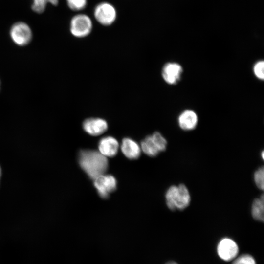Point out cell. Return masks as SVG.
Returning <instances> with one entry per match:
<instances>
[{
    "mask_svg": "<svg viewBox=\"0 0 264 264\" xmlns=\"http://www.w3.org/2000/svg\"><path fill=\"white\" fill-rule=\"evenodd\" d=\"M253 71L255 76L259 79L263 80L264 78V62L260 61L254 66Z\"/></svg>",
    "mask_w": 264,
    "mask_h": 264,
    "instance_id": "obj_18",
    "label": "cell"
},
{
    "mask_svg": "<svg viewBox=\"0 0 264 264\" xmlns=\"http://www.w3.org/2000/svg\"><path fill=\"white\" fill-rule=\"evenodd\" d=\"M1 176V169L0 166V179Z\"/></svg>",
    "mask_w": 264,
    "mask_h": 264,
    "instance_id": "obj_21",
    "label": "cell"
},
{
    "mask_svg": "<svg viewBox=\"0 0 264 264\" xmlns=\"http://www.w3.org/2000/svg\"><path fill=\"white\" fill-rule=\"evenodd\" d=\"M167 141L159 132H155L152 135L147 136L141 143V149L147 155L156 156L166 148Z\"/></svg>",
    "mask_w": 264,
    "mask_h": 264,
    "instance_id": "obj_3",
    "label": "cell"
},
{
    "mask_svg": "<svg viewBox=\"0 0 264 264\" xmlns=\"http://www.w3.org/2000/svg\"><path fill=\"white\" fill-rule=\"evenodd\" d=\"M178 122L182 129L186 131L193 130L197 126L198 116L194 111L186 110L180 114Z\"/></svg>",
    "mask_w": 264,
    "mask_h": 264,
    "instance_id": "obj_13",
    "label": "cell"
},
{
    "mask_svg": "<svg viewBox=\"0 0 264 264\" xmlns=\"http://www.w3.org/2000/svg\"><path fill=\"white\" fill-rule=\"evenodd\" d=\"M262 157L263 159H264V152H262Z\"/></svg>",
    "mask_w": 264,
    "mask_h": 264,
    "instance_id": "obj_22",
    "label": "cell"
},
{
    "mask_svg": "<svg viewBox=\"0 0 264 264\" xmlns=\"http://www.w3.org/2000/svg\"><path fill=\"white\" fill-rule=\"evenodd\" d=\"M94 16L99 23L108 26L115 22L117 13L115 7L112 4L103 2L97 4L95 7Z\"/></svg>",
    "mask_w": 264,
    "mask_h": 264,
    "instance_id": "obj_5",
    "label": "cell"
},
{
    "mask_svg": "<svg viewBox=\"0 0 264 264\" xmlns=\"http://www.w3.org/2000/svg\"><path fill=\"white\" fill-rule=\"evenodd\" d=\"M78 161L81 168L93 180L104 174L108 169V162L106 157L96 151L81 150Z\"/></svg>",
    "mask_w": 264,
    "mask_h": 264,
    "instance_id": "obj_1",
    "label": "cell"
},
{
    "mask_svg": "<svg viewBox=\"0 0 264 264\" xmlns=\"http://www.w3.org/2000/svg\"><path fill=\"white\" fill-rule=\"evenodd\" d=\"M166 264H177L175 262H170L167 263Z\"/></svg>",
    "mask_w": 264,
    "mask_h": 264,
    "instance_id": "obj_20",
    "label": "cell"
},
{
    "mask_svg": "<svg viewBox=\"0 0 264 264\" xmlns=\"http://www.w3.org/2000/svg\"><path fill=\"white\" fill-rule=\"evenodd\" d=\"M119 144L117 140L111 136L102 138L98 144L99 152L105 157H111L117 153Z\"/></svg>",
    "mask_w": 264,
    "mask_h": 264,
    "instance_id": "obj_11",
    "label": "cell"
},
{
    "mask_svg": "<svg viewBox=\"0 0 264 264\" xmlns=\"http://www.w3.org/2000/svg\"><path fill=\"white\" fill-rule=\"evenodd\" d=\"M217 251L221 259L229 261L236 257L239 249L237 244L233 240L229 238H224L220 242Z\"/></svg>",
    "mask_w": 264,
    "mask_h": 264,
    "instance_id": "obj_8",
    "label": "cell"
},
{
    "mask_svg": "<svg viewBox=\"0 0 264 264\" xmlns=\"http://www.w3.org/2000/svg\"><path fill=\"white\" fill-rule=\"evenodd\" d=\"M264 167L259 168L254 174V180L257 186L260 189L263 190L264 187Z\"/></svg>",
    "mask_w": 264,
    "mask_h": 264,
    "instance_id": "obj_17",
    "label": "cell"
},
{
    "mask_svg": "<svg viewBox=\"0 0 264 264\" xmlns=\"http://www.w3.org/2000/svg\"><path fill=\"white\" fill-rule=\"evenodd\" d=\"M166 199L170 209L183 210L189 205L190 196L186 187L181 184L178 186H171L167 191Z\"/></svg>",
    "mask_w": 264,
    "mask_h": 264,
    "instance_id": "obj_2",
    "label": "cell"
},
{
    "mask_svg": "<svg viewBox=\"0 0 264 264\" xmlns=\"http://www.w3.org/2000/svg\"><path fill=\"white\" fill-rule=\"evenodd\" d=\"M116 180L110 175L103 174L94 180V185L101 198H107L116 188Z\"/></svg>",
    "mask_w": 264,
    "mask_h": 264,
    "instance_id": "obj_7",
    "label": "cell"
},
{
    "mask_svg": "<svg viewBox=\"0 0 264 264\" xmlns=\"http://www.w3.org/2000/svg\"><path fill=\"white\" fill-rule=\"evenodd\" d=\"M121 149L125 156L130 159L138 158L141 153V148L134 140L128 138H124L122 141Z\"/></svg>",
    "mask_w": 264,
    "mask_h": 264,
    "instance_id": "obj_12",
    "label": "cell"
},
{
    "mask_svg": "<svg viewBox=\"0 0 264 264\" xmlns=\"http://www.w3.org/2000/svg\"><path fill=\"white\" fill-rule=\"evenodd\" d=\"M84 131L92 136H97L103 133L108 129L107 122L101 118H88L83 124Z\"/></svg>",
    "mask_w": 264,
    "mask_h": 264,
    "instance_id": "obj_10",
    "label": "cell"
},
{
    "mask_svg": "<svg viewBox=\"0 0 264 264\" xmlns=\"http://www.w3.org/2000/svg\"><path fill=\"white\" fill-rule=\"evenodd\" d=\"M233 264H256V262L251 255L245 254L237 258Z\"/></svg>",
    "mask_w": 264,
    "mask_h": 264,
    "instance_id": "obj_19",
    "label": "cell"
},
{
    "mask_svg": "<svg viewBox=\"0 0 264 264\" xmlns=\"http://www.w3.org/2000/svg\"><path fill=\"white\" fill-rule=\"evenodd\" d=\"M264 196L254 200L252 206V215L253 218L259 221H264Z\"/></svg>",
    "mask_w": 264,
    "mask_h": 264,
    "instance_id": "obj_14",
    "label": "cell"
},
{
    "mask_svg": "<svg viewBox=\"0 0 264 264\" xmlns=\"http://www.w3.org/2000/svg\"><path fill=\"white\" fill-rule=\"evenodd\" d=\"M10 36L13 42L19 46L28 44L32 39V32L25 23L19 22L14 24L10 30Z\"/></svg>",
    "mask_w": 264,
    "mask_h": 264,
    "instance_id": "obj_6",
    "label": "cell"
},
{
    "mask_svg": "<svg viewBox=\"0 0 264 264\" xmlns=\"http://www.w3.org/2000/svg\"><path fill=\"white\" fill-rule=\"evenodd\" d=\"M92 29L90 18L84 14L75 15L71 20L70 31L74 36L83 38L88 35Z\"/></svg>",
    "mask_w": 264,
    "mask_h": 264,
    "instance_id": "obj_4",
    "label": "cell"
},
{
    "mask_svg": "<svg viewBox=\"0 0 264 264\" xmlns=\"http://www.w3.org/2000/svg\"><path fill=\"white\" fill-rule=\"evenodd\" d=\"M59 0H33L32 5L33 10L38 13L43 12L48 2L53 5H57Z\"/></svg>",
    "mask_w": 264,
    "mask_h": 264,
    "instance_id": "obj_15",
    "label": "cell"
},
{
    "mask_svg": "<svg viewBox=\"0 0 264 264\" xmlns=\"http://www.w3.org/2000/svg\"><path fill=\"white\" fill-rule=\"evenodd\" d=\"M70 9L74 11H80L84 9L87 4V0H66Z\"/></svg>",
    "mask_w": 264,
    "mask_h": 264,
    "instance_id": "obj_16",
    "label": "cell"
},
{
    "mask_svg": "<svg viewBox=\"0 0 264 264\" xmlns=\"http://www.w3.org/2000/svg\"><path fill=\"white\" fill-rule=\"evenodd\" d=\"M182 71V67L179 64L176 63H168L163 66L162 75L166 83L174 85L179 81Z\"/></svg>",
    "mask_w": 264,
    "mask_h": 264,
    "instance_id": "obj_9",
    "label": "cell"
}]
</instances>
